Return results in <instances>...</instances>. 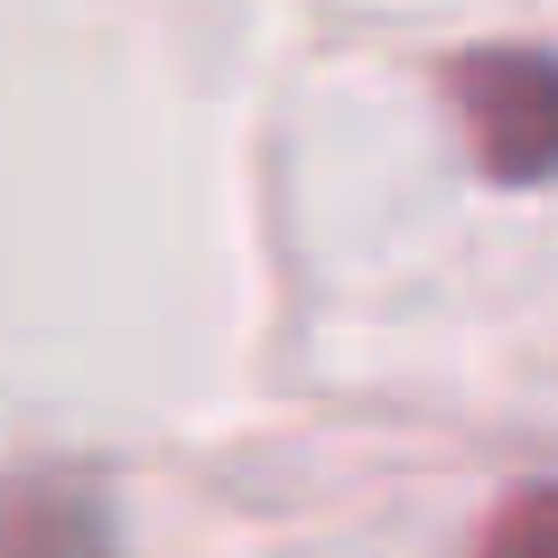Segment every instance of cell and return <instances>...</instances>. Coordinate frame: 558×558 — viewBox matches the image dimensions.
<instances>
[{"instance_id":"obj_1","label":"cell","mask_w":558,"mask_h":558,"mask_svg":"<svg viewBox=\"0 0 558 558\" xmlns=\"http://www.w3.org/2000/svg\"><path fill=\"white\" fill-rule=\"evenodd\" d=\"M457 112H465V140H475L484 178H502V186L558 178V57H539V47L465 57Z\"/></svg>"},{"instance_id":"obj_2","label":"cell","mask_w":558,"mask_h":558,"mask_svg":"<svg viewBox=\"0 0 558 558\" xmlns=\"http://www.w3.org/2000/svg\"><path fill=\"white\" fill-rule=\"evenodd\" d=\"M0 558H112V502L75 475L0 484Z\"/></svg>"},{"instance_id":"obj_3","label":"cell","mask_w":558,"mask_h":558,"mask_svg":"<svg viewBox=\"0 0 558 558\" xmlns=\"http://www.w3.org/2000/svg\"><path fill=\"white\" fill-rule=\"evenodd\" d=\"M484 558H558V484L521 494L512 512L484 531Z\"/></svg>"}]
</instances>
